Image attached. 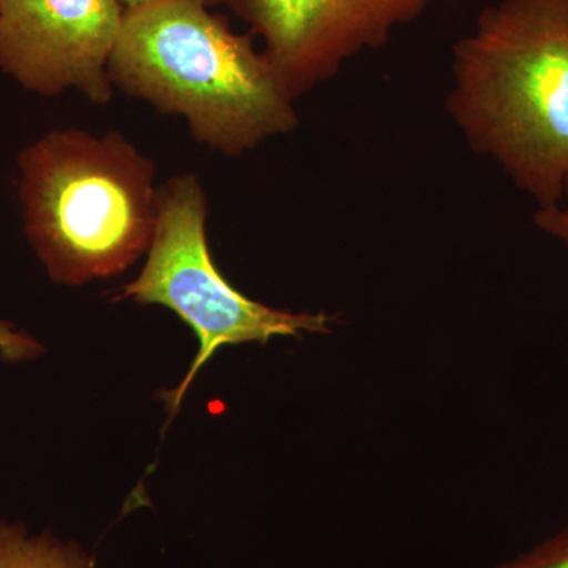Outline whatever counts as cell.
<instances>
[{"instance_id": "6", "label": "cell", "mask_w": 568, "mask_h": 568, "mask_svg": "<svg viewBox=\"0 0 568 568\" xmlns=\"http://www.w3.org/2000/svg\"><path fill=\"white\" fill-rule=\"evenodd\" d=\"M440 0H227L295 99Z\"/></svg>"}, {"instance_id": "8", "label": "cell", "mask_w": 568, "mask_h": 568, "mask_svg": "<svg viewBox=\"0 0 568 568\" xmlns=\"http://www.w3.org/2000/svg\"><path fill=\"white\" fill-rule=\"evenodd\" d=\"M495 568H568V525Z\"/></svg>"}, {"instance_id": "4", "label": "cell", "mask_w": 568, "mask_h": 568, "mask_svg": "<svg viewBox=\"0 0 568 568\" xmlns=\"http://www.w3.org/2000/svg\"><path fill=\"white\" fill-rule=\"evenodd\" d=\"M207 197L200 179L178 175L160 190L159 216L148 260L136 280L115 301L170 308L196 335L200 349L189 373L162 394L170 418L201 368L223 346L261 343L275 336L327 334L335 317L272 308L242 294L212 260L205 234Z\"/></svg>"}, {"instance_id": "13", "label": "cell", "mask_w": 568, "mask_h": 568, "mask_svg": "<svg viewBox=\"0 0 568 568\" xmlns=\"http://www.w3.org/2000/svg\"><path fill=\"white\" fill-rule=\"evenodd\" d=\"M0 2H2V0H0Z\"/></svg>"}, {"instance_id": "10", "label": "cell", "mask_w": 568, "mask_h": 568, "mask_svg": "<svg viewBox=\"0 0 568 568\" xmlns=\"http://www.w3.org/2000/svg\"><path fill=\"white\" fill-rule=\"evenodd\" d=\"M534 223L538 230L551 235L568 250V178L564 186V201L551 207L537 209L534 212Z\"/></svg>"}, {"instance_id": "3", "label": "cell", "mask_w": 568, "mask_h": 568, "mask_svg": "<svg viewBox=\"0 0 568 568\" xmlns=\"http://www.w3.org/2000/svg\"><path fill=\"white\" fill-rule=\"evenodd\" d=\"M22 224L52 282L110 278L148 254L155 166L122 134L54 130L18 155Z\"/></svg>"}, {"instance_id": "12", "label": "cell", "mask_w": 568, "mask_h": 568, "mask_svg": "<svg viewBox=\"0 0 568 568\" xmlns=\"http://www.w3.org/2000/svg\"><path fill=\"white\" fill-rule=\"evenodd\" d=\"M196 2L203 3L204 7L212 9V7L226 6L227 0H196Z\"/></svg>"}, {"instance_id": "9", "label": "cell", "mask_w": 568, "mask_h": 568, "mask_svg": "<svg viewBox=\"0 0 568 568\" xmlns=\"http://www.w3.org/2000/svg\"><path fill=\"white\" fill-rule=\"evenodd\" d=\"M43 353V346L28 332L0 321V357L6 362L32 361Z\"/></svg>"}, {"instance_id": "1", "label": "cell", "mask_w": 568, "mask_h": 568, "mask_svg": "<svg viewBox=\"0 0 568 568\" xmlns=\"http://www.w3.org/2000/svg\"><path fill=\"white\" fill-rule=\"evenodd\" d=\"M448 114L537 209L568 178V0H497L452 50Z\"/></svg>"}, {"instance_id": "5", "label": "cell", "mask_w": 568, "mask_h": 568, "mask_svg": "<svg viewBox=\"0 0 568 568\" xmlns=\"http://www.w3.org/2000/svg\"><path fill=\"white\" fill-rule=\"evenodd\" d=\"M121 0H2L0 70L26 91L112 99L108 63L121 36Z\"/></svg>"}, {"instance_id": "2", "label": "cell", "mask_w": 568, "mask_h": 568, "mask_svg": "<svg viewBox=\"0 0 568 568\" xmlns=\"http://www.w3.org/2000/svg\"><path fill=\"white\" fill-rule=\"evenodd\" d=\"M112 85L181 115L197 141L224 155L293 132L295 97L253 36H241L196 0L125 10L108 63Z\"/></svg>"}, {"instance_id": "11", "label": "cell", "mask_w": 568, "mask_h": 568, "mask_svg": "<svg viewBox=\"0 0 568 568\" xmlns=\"http://www.w3.org/2000/svg\"><path fill=\"white\" fill-rule=\"evenodd\" d=\"M155 2V0H121L123 9L133 10L138 7L148 6V3Z\"/></svg>"}, {"instance_id": "7", "label": "cell", "mask_w": 568, "mask_h": 568, "mask_svg": "<svg viewBox=\"0 0 568 568\" xmlns=\"http://www.w3.org/2000/svg\"><path fill=\"white\" fill-rule=\"evenodd\" d=\"M95 560L77 541L50 532L31 536L21 523L0 521V568H93Z\"/></svg>"}]
</instances>
